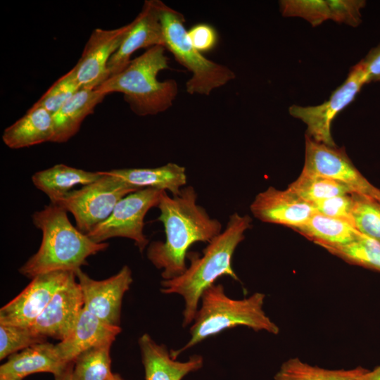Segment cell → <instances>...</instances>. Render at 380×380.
<instances>
[{"label": "cell", "instance_id": "obj_1", "mask_svg": "<svg viewBox=\"0 0 380 380\" xmlns=\"http://www.w3.org/2000/svg\"><path fill=\"white\" fill-rule=\"evenodd\" d=\"M196 201L197 194L191 186L172 197L165 191L161 194L157 220L164 226L165 239L151 242L146 255L157 269L162 270L164 280L184 272L188 250L194 243H209L222 232L221 223L211 218Z\"/></svg>", "mask_w": 380, "mask_h": 380}, {"label": "cell", "instance_id": "obj_2", "mask_svg": "<svg viewBox=\"0 0 380 380\" xmlns=\"http://www.w3.org/2000/svg\"><path fill=\"white\" fill-rule=\"evenodd\" d=\"M252 219L237 213L229 216L224 229L214 237L203 250V255L190 252L186 258L190 265L181 275L160 282V291L178 294L184 301L182 326L191 324L203 293L220 277L228 276L239 281L232 267V259L245 232L251 227Z\"/></svg>", "mask_w": 380, "mask_h": 380}, {"label": "cell", "instance_id": "obj_3", "mask_svg": "<svg viewBox=\"0 0 380 380\" xmlns=\"http://www.w3.org/2000/svg\"><path fill=\"white\" fill-rule=\"evenodd\" d=\"M32 222L42 231V242L38 251L19 269L22 275L30 279L54 271L75 272L87 264L89 256L109 246L92 241L72 224L67 211L51 203L34 213Z\"/></svg>", "mask_w": 380, "mask_h": 380}, {"label": "cell", "instance_id": "obj_4", "mask_svg": "<svg viewBox=\"0 0 380 380\" xmlns=\"http://www.w3.org/2000/svg\"><path fill=\"white\" fill-rule=\"evenodd\" d=\"M165 48L155 46L132 60L122 72L108 77L97 91L106 95L122 93L131 110L139 116L154 115L170 108L178 94L175 80L160 82L158 73L169 68Z\"/></svg>", "mask_w": 380, "mask_h": 380}, {"label": "cell", "instance_id": "obj_5", "mask_svg": "<svg viewBox=\"0 0 380 380\" xmlns=\"http://www.w3.org/2000/svg\"><path fill=\"white\" fill-rule=\"evenodd\" d=\"M265 295L255 292L240 300L229 297L224 286L215 284L207 289L201 298L198 309L189 329L190 339L182 348L170 350L173 359L185 350L222 331L236 327H246L255 331L277 334L279 329L263 310Z\"/></svg>", "mask_w": 380, "mask_h": 380}, {"label": "cell", "instance_id": "obj_6", "mask_svg": "<svg viewBox=\"0 0 380 380\" xmlns=\"http://www.w3.org/2000/svg\"><path fill=\"white\" fill-rule=\"evenodd\" d=\"M165 48L175 60L191 72L186 83L189 94L209 95L236 77L227 66L205 58L190 42L182 13L158 0Z\"/></svg>", "mask_w": 380, "mask_h": 380}, {"label": "cell", "instance_id": "obj_7", "mask_svg": "<svg viewBox=\"0 0 380 380\" xmlns=\"http://www.w3.org/2000/svg\"><path fill=\"white\" fill-rule=\"evenodd\" d=\"M100 173L94 182L51 201L72 213L76 227L85 234L103 222L120 199L141 189L106 171Z\"/></svg>", "mask_w": 380, "mask_h": 380}, {"label": "cell", "instance_id": "obj_8", "mask_svg": "<svg viewBox=\"0 0 380 380\" xmlns=\"http://www.w3.org/2000/svg\"><path fill=\"white\" fill-rule=\"evenodd\" d=\"M163 191L145 188L120 199L110 215L87 235L96 243L114 237L128 238L142 253L149 241L144 234V218L148 211L157 207Z\"/></svg>", "mask_w": 380, "mask_h": 380}, {"label": "cell", "instance_id": "obj_9", "mask_svg": "<svg viewBox=\"0 0 380 380\" xmlns=\"http://www.w3.org/2000/svg\"><path fill=\"white\" fill-rule=\"evenodd\" d=\"M369 77L362 59L353 65L343 82L324 103L317 106L292 105L289 111L291 116L303 121L307 126L305 135L313 140L330 146H336L331 127L334 118L353 102Z\"/></svg>", "mask_w": 380, "mask_h": 380}, {"label": "cell", "instance_id": "obj_10", "mask_svg": "<svg viewBox=\"0 0 380 380\" xmlns=\"http://www.w3.org/2000/svg\"><path fill=\"white\" fill-rule=\"evenodd\" d=\"M302 172L336 181L354 193L374 198L379 190L356 168L343 148L317 142L307 135Z\"/></svg>", "mask_w": 380, "mask_h": 380}, {"label": "cell", "instance_id": "obj_11", "mask_svg": "<svg viewBox=\"0 0 380 380\" xmlns=\"http://www.w3.org/2000/svg\"><path fill=\"white\" fill-rule=\"evenodd\" d=\"M73 273L54 271L33 277L18 296L0 309V324L31 327Z\"/></svg>", "mask_w": 380, "mask_h": 380}, {"label": "cell", "instance_id": "obj_12", "mask_svg": "<svg viewBox=\"0 0 380 380\" xmlns=\"http://www.w3.org/2000/svg\"><path fill=\"white\" fill-rule=\"evenodd\" d=\"M80 284L84 307L101 321L113 326L120 325L122 298L133 281L127 265L112 277L96 280L81 269L75 272Z\"/></svg>", "mask_w": 380, "mask_h": 380}, {"label": "cell", "instance_id": "obj_13", "mask_svg": "<svg viewBox=\"0 0 380 380\" xmlns=\"http://www.w3.org/2000/svg\"><path fill=\"white\" fill-rule=\"evenodd\" d=\"M131 27L132 23L113 30L96 28L92 31L72 68L80 88L95 89L109 77L108 63Z\"/></svg>", "mask_w": 380, "mask_h": 380}, {"label": "cell", "instance_id": "obj_14", "mask_svg": "<svg viewBox=\"0 0 380 380\" xmlns=\"http://www.w3.org/2000/svg\"><path fill=\"white\" fill-rule=\"evenodd\" d=\"M75 272L53 295L45 309L30 327L44 338L65 339L84 308L82 293Z\"/></svg>", "mask_w": 380, "mask_h": 380}, {"label": "cell", "instance_id": "obj_15", "mask_svg": "<svg viewBox=\"0 0 380 380\" xmlns=\"http://www.w3.org/2000/svg\"><path fill=\"white\" fill-rule=\"evenodd\" d=\"M131 23L130 30L108 63L109 77L125 69L137 50L165 45L158 0L145 1L141 12Z\"/></svg>", "mask_w": 380, "mask_h": 380}, {"label": "cell", "instance_id": "obj_16", "mask_svg": "<svg viewBox=\"0 0 380 380\" xmlns=\"http://www.w3.org/2000/svg\"><path fill=\"white\" fill-rule=\"evenodd\" d=\"M250 209L253 216L262 222L284 225L294 230L316 213L311 203L290 189L280 190L273 186L257 194Z\"/></svg>", "mask_w": 380, "mask_h": 380}, {"label": "cell", "instance_id": "obj_17", "mask_svg": "<svg viewBox=\"0 0 380 380\" xmlns=\"http://www.w3.org/2000/svg\"><path fill=\"white\" fill-rule=\"evenodd\" d=\"M121 331L120 327L101 321L84 307L68 336L56 348L61 360L69 364L88 349L112 344Z\"/></svg>", "mask_w": 380, "mask_h": 380}, {"label": "cell", "instance_id": "obj_18", "mask_svg": "<svg viewBox=\"0 0 380 380\" xmlns=\"http://www.w3.org/2000/svg\"><path fill=\"white\" fill-rule=\"evenodd\" d=\"M138 344L145 380H182L203 365V358L198 354L190 356L184 362L173 359L165 346L157 343L148 334L139 337Z\"/></svg>", "mask_w": 380, "mask_h": 380}, {"label": "cell", "instance_id": "obj_19", "mask_svg": "<svg viewBox=\"0 0 380 380\" xmlns=\"http://www.w3.org/2000/svg\"><path fill=\"white\" fill-rule=\"evenodd\" d=\"M68 365L60 357L56 345L44 341L9 356L0 366V380H23L30 374L40 372L56 376Z\"/></svg>", "mask_w": 380, "mask_h": 380}, {"label": "cell", "instance_id": "obj_20", "mask_svg": "<svg viewBox=\"0 0 380 380\" xmlns=\"http://www.w3.org/2000/svg\"><path fill=\"white\" fill-rule=\"evenodd\" d=\"M106 95L95 89L80 88L53 115V137L51 142L64 143L79 131L84 120Z\"/></svg>", "mask_w": 380, "mask_h": 380}, {"label": "cell", "instance_id": "obj_21", "mask_svg": "<svg viewBox=\"0 0 380 380\" xmlns=\"http://www.w3.org/2000/svg\"><path fill=\"white\" fill-rule=\"evenodd\" d=\"M53 137V115L42 108L32 106L2 134L4 143L9 148L18 149L51 142Z\"/></svg>", "mask_w": 380, "mask_h": 380}, {"label": "cell", "instance_id": "obj_22", "mask_svg": "<svg viewBox=\"0 0 380 380\" xmlns=\"http://www.w3.org/2000/svg\"><path fill=\"white\" fill-rule=\"evenodd\" d=\"M139 189L151 188L169 191L179 195L186 183V169L176 163L150 168H122L106 171Z\"/></svg>", "mask_w": 380, "mask_h": 380}, {"label": "cell", "instance_id": "obj_23", "mask_svg": "<svg viewBox=\"0 0 380 380\" xmlns=\"http://www.w3.org/2000/svg\"><path fill=\"white\" fill-rule=\"evenodd\" d=\"M100 177V172H89L58 164L36 172L32 177V181L35 187L44 192L52 201L72 191L74 186L88 184Z\"/></svg>", "mask_w": 380, "mask_h": 380}, {"label": "cell", "instance_id": "obj_24", "mask_svg": "<svg viewBox=\"0 0 380 380\" xmlns=\"http://www.w3.org/2000/svg\"><path fill=\"white\" fill-rule=\"evenodd\" d=\"M295 230L322 248L348 243L355 240L361 234L347 221L317 212Z\"/></svg>", "mask_w": 380, "mask_h": 380}, {"label": "cell", "instance_id": "obj_25", "mask_svg": "<svg viewBox=\"0 0 380 380\" xmlns=\"http://www.w3.org/2000/svg\"><path fill=\"white\" fill-rule=\"evenodd\" d=\"M365 370L360 366L351 369H328L293 357L281 364L274 380H355Z\"/></svg>", "mask_w": 380, "mask_h": 380}, {"label": "cell", "instance_id": "obj_26", "mask_svg": "<svg viewBox=\"0 0 380 380\" xmlns=\"http://www.w3.org/2000/svg\"><path fill=\"white\" fill-rule=\"evenodd\" d=\"M110 343L91 348L74 360L72 380H106L111 372Z\"/></svg>", "mask_w": 380, "mask_h": 380}, {"label": "cell", "instance_id": "obj_27", "mask_svg": "<svg viewBox=\"0 0 380 380\" xmlns=\"http://www.w3.org/2000/svg\"><path fill=\"white\" fill-rule=\"evenodd\" d=\"M324 248L349 263L380 272V242L365 234L348 243Z\"/></svg>", "mask_w": 380, "mask_h": 380}, {"label": "cell", "instance_id": "obj_28", "mask_svg": "<svg viewBox=\"0 0 380 380\" xmlns=\"http://www.w3.org/2000/svg\"><path fill=\"white\" fill-rule=\"evenodd\" d=\"M288 188L312 205L336 196L354 193L350 187L343 184L302 172Z\"/></svg>", "mask_w": 380, "mask_h": 380}, {"label": "cell", "instance_id": "obj_29", "mask_svg": "<svg viewBox=\"0 0 380 380\" xmlns=\"http://www.w3.org/2000/svg\"><path fill=\"white\" fill-rule=\"evenodd\" d=\"M353 224L357 230L380 242V203L374 197L353 194Z\"/></svg>", "mask_w": 380, "mask_h": 380}, {"label": "cell", "instance_id": "obj_30", "mask_svg": "<svg viewBox=\"0 0 380 380\" xmlns=\"http://www.w3.org/2000/svg\"><path fill=\"white\" fill-rule=\"evenodd\" d=\"M44 341L46 338L35 334L30 327L0 324V360Z\"/></svg>", "mask_w": 380, "mask_h": 380}, {"label": "cell", "instance_id": "obj_31", "mask_svg": "<svg viewBox=\"0 0 380 380\" xmlns=\"http://www.w3.org/2000/svg\"><path fill=\"white\" fill-rule=\"evenodd\" d=\"M80 89L75 70L72 68L58 79L32 106L44 108L53 115Z\"/></svg>", "mask_w": 380, "mask_h": 380}, {"label": "cell", "instance_id": "obj_32", "mask_svg": "<svg viewBox=\"0 0 380 380\" xmlns=\"http://www.w3.org/2000/svg\"><path fill=\"white\" fill-rule=\"evenodd\" d=\"M279 8L283 16L302 18L312 27L330 20L327 0H282Z\"/></svg>", "mask_w": 380, "mask_h": 380}, {"label": "cell", "instance_id": "obj_33", "mask_svg": "<svg viewBox=\"0 0 380 380\" xmlns=\"http://www.w3.org/2000/svg\"><path fill=\"white\" fill-rule=\"evenodd\" d=\"M330 20L357 27L361 23V10L365 6L363 0H327Z\"/></svg>", "mask_w": 380, "mask_h": 380}, {"label": "cell", "instance_id": "obj_34", "mask_svg": "<svg viewBox=\"0 0 380 380\" xmlns=\"http://www.w3.org/2000/svg\"><path fill=\"white\" fill-rule=\"evenodd\" d=\"M353 194L336 196L312 204L317 213L353 224Z\"/></svg>", "mask_w": 380, "mask_h": 380}, {"label": "cell", "instance_id": "obj_35", "mask_svg": "<svg viewBox=\"0 0 380 380\" xmlns=\"http://www.w3.org/2000/svg\"><path fill=\"white\" fill-rule=\"evenodd\" d=\"M191 44L201 53L213 51L218 43V34L215 27L207 23H198L187 30Z\"/></svg>", "mask_w": 380, "mask_h": 380}, {"label": "cell", "instance_id": "obj_36", "mask_svg": "<svg viewBox=\"0 0 380 380\" xmlns=\"http://www.w3.org/2000/svg\"><path fill=\"white\" fill-rule=\"evenodd\" d=\"M369 77V82H380V44L370 49L362 59Z\"/></svg>", "mask_w": 380, "mask_h": 380}, {"label": "cell", "instance_id": "obj_37", "mask_svg": "<svg viewBox=\"0 0 380 380\" xmlns=\"http://www.w3.org/2000/svg\"><path fill=\"white\" fill-rule=\"evenodd\" d=\"M355 380H380V365L371 371L366 369Z\"/></svg>", "mask_w": 380, "mask_h": 380}, {"label": "cell", "instance_id": "obj_38", "mask_svg": "<svg viewBox=\"0 0 380 380\" xmlns=\"http://www.w3.org/2000/svg\"><path fill=\"white\" fill-rule=\"evenodd\" d=\"M73 365L74 362L68 364L61 374L54 376V380H72Z\"/></svg>", "mask_w": 380, "mask_h": 380}, {"label": "cell", "instance_id": "obj_39", "mask_svg": "<svg viewBox=\"0 0 380 380\" xmlns=\"http://www.w3.org/2000/svg\"><path fill=\"white\" fill-rule=\"evenodd\" d=\"M106 380H125L119 374L113 373V374Z\"/></svg>", "mask_w": 380, "mask_h": 380}, {"label": "cell", "instance_id": "obj_40", "mask_svg": "<svg viewBox=\"0 0 380 380\" xmlns=\"http://www.w3.org/2000/svg\"><path fill=\"white\" fill-rule=\"evenodd\" d=\"M374 198L380 203V189H379L376 193Z\"/></svg>", "mask_w": 380, "mask_h": 380}]
</instances>
